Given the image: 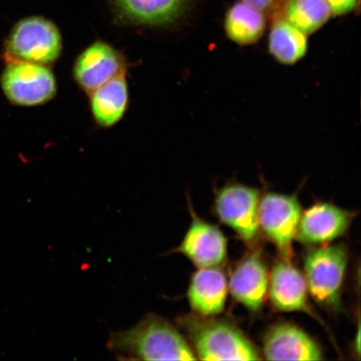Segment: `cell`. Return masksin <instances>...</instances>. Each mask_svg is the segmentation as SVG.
<instances>
[{
	"mask_svg": "<svg viewBox=\"0 0 361 361\" xmlns=\"http://www.w3.org/2000/svg\"><path fill=\"white\" fill-rule=\"evenodd\" d=\"M108 349L121 360H194L191 346L168 320L148 314L135 326L113 333Z\"/></svg>",
	"mask_w": 361,
	"mask_h": 361,
	"instance_id": "1",
	"label": "cell"
},
{
	"mask_svg": "<svg viewBox=\"0 0 361 361\" xmlns=\"http://www.w3.org/2000/svg\"><path fill=\"white\" fill-rule=\"evenodd\" d=\"M178 323L188 334L198 359L260 360L255 346L232 324L197 315L183 316Z\"/></svg>",
	"mask_w": 361,
	"mask_h": 361,
	"instance_id": "2",
	"label": "cell"
},
{
	"mask_svg": "<svg viewBox=\"0 0 361 361\" xmlns=\"http://www.w3.org/2000/svg\"><path fill=\"white\" fill-rule=\"evenodd\" d=\"M4 49L7 61H28L51 66L62 55V35L51 20L42 16H30L13 27Z\"/></svg>",
	"mask_w": 361,
	"mask_h": 361,
	"instance_id": "3",
	"label": "cell"
},
{
	"mask_svg": "<svg viewBox=\"0 0 361 361\" xmlns=\"http://www.w3.org/2000/svg\"><path fill=\"white\" fill-rule=\"evenodd\" d=\"M4 94L13 105L35 107L53 100L58 92L51 68L37 63L8 60L1 75Z\"/></svg>",
	"mask_w": 361,
	"mask_h": 361,
	"instance_id": "4",
	"label": "cell"
},
{
	"mask_svg": "<svg viewBox=\"0 0 361 361\" xmlns=\"http://www.w3.org/2000/svg\"><path fill=\"white\" fill-rule=\"evenodd\" d=\"M348 259V250L343 243L314 248L307 254L305 278L316 302L329 307L340 303Z\"/></svg>",
	"mask_w": 361,
	"mask_h": 361,
	"instance_id": "5",
	"label": "cell"
},
{
	"mask_svg": "<svg viewBox=\"0 0 361 361\" xmlns=\"http://www.w3.org/2000/svg\"><path fill=\"white\" fill-rule=\"evenodd\" d=\"M301 215V206L295 195L270 192L259 201V228L274 243L284 260L290 261L295 255L293 241Z\"/></svg>",
	"mask_w": 361,
	"mask_h": 361,
	"instance_id": "6",
	"label": "cell"
},
{
	"mask_svg": "<svg viewBox=\"0 0 361 361\" xmlns=\"http://www.w3.org/2000/svg\"><path fill=\"white\" fill-rule=\"evenodd\" d=\"M258 189L239 183L226 185L216 193L215 212L224 224L250 245L259 232Z\"/></svg>",
	"mask_w": 361,
	"mask_h": 361,
	"instance_id": "7",
	"label": "cell"
},
{
	"mask_svg": "<svg viewBox=\"0 0 361 361\" xmlns=\"http://www.w3.org/2000/svg\"><path fill=\"white\" fill-rule=\"evenodd\" d=\"M126 71L125 56L103 40H97L84 49L72 68L75 82L88 94Z\"/></svg>",
	"mask_w": 361,
	"mask_h": 361,
	"instance_id": "8",
	"label": "cell"
},
{
	"mask_svg": "<svg viewBox=\"0 0 361 361\" xmlns=\"http://www.w3.org/2000/svg\"><path fill=\"white\" fill-rule=\"evenodd\" d=\"M354 216L331 203H318L302 214L295 238L305 245H324L344 235Z\"/></svg>",
	"mask_w": 361,
	"mask_h": 361,
	"instance_id": "9",
	"label": "cell"
},
{
	"mask_svg": "<svg viewBox=\"0 0 361 361\" xmlns=\"http://www.w3.org/2000/svg\"><path fill=\"white\" fill-rule=\"evenodd\" d=\"M192 213V224L175 252L186 256L200 269L218 267L227 257V239L216 226Z\"/></svg>",
	"mask_w": 361,
	"mask_h": 361,
	"instance_id": "10",
	"label": "cell"
},
{
	"mask_svg": "<svg viewBox=\"0 0 361 361\" xmlns=\"http://www.w3.org/2000/svg\"><path fill=\"white\" fill-rule=\"evenodd\" d=\"M189 0H111L120 22L126 25L164 27L183 15Z\"/></svg>",
	"mask_w": 361,
	"mask_h": 361,
	"instance_id": "11",
	"label": "cell"
},
{
	"mask_svg": "<svg viewBox=\"0 0 361 361\" xmlns=\"http://www.w3.org/2000/svg\"><path fill=\"white\" fill-rule=\"evenodd\" d=\"M269 360H322L320 347L312 338L293 324L281 323L269 329L264 341Z\"/></svg>",
	"mask_w": 361,
	"mask_h": 361,
	"instance_id": "12",
	"label": "cell"
},
{
	"mask_svg": "<svg viewBox=\"0 0 361 361\" xmlns=\"http://www.w3.org/2000/svg\"><path fill=\"white\" fill-rule=\"evenodd\" d=\"M229 290L234 299L252 311L263 306L269 288V274L258 252L239 262L229 279Z\"/></svg>",
	"mask_w": 361,
	"mask_h": 361,
	"instance_id": "13",
	"label": "cell"
},
{
	"mask_svg": "<svg viewBox=\"0 0 361 361\" xmlns=\"http://www.w3.org/2000/svg\"><path fill=\"white\" fill-rule=\"evenodd\" d=\"M268 290L275 309L312 314L307 301L308 287L305 278L290 261L283 259L274 266Z\"/></svg>",
	"mask_w": 361,
	"mask_h": 361,
	"instance_id": "14",
	"label": "cell"
},
{
	"mask_svg": "<svg viewBox=\"0 0 361 361\" xmlns=\"http://www.w3.org/2000/svg\"><path fill=\"white\" fill-rule=\"evenodd\" d=\"M90 110L94 123L111 128L124 118L130 102L126 72L116 75L88 94Z\"/></svg>",
	"mask_w": 361,
	"mask_h": 361,
	"instance_id": "15",
	"label": "cell"
},
{
	"mask_svg": "<svg viewBox=\"0 0 361 361\" xmlns=\"http://www.w3.org/2000/svg\"><path fill=\"white\" fill-rule=\"evenodd\" d=\"M228 283L224 274L216 267L201 268L191 279L188 299L198 315L214 316L224 309Z\"/></svg>",
	"mask_w": 361,
	"mask_h": 361,
	"instance_id": "16",
	"label": "cell"
},
{
	"mask_svg": "<svg viewBox=\"0 0 361 361\" xmlns=\"http://www.w3.org/2000/svg\"><path fill=\"white\" fill-rule=\"evenodd\" d=\"M307 35L284 20L278 18L273 23L269 35V51L283 65L295 64L308 51Z\"/></svg>",
	"mask_w": 361,
	"mask_h": 361,
	"instance_id": "17",
	"label": "cell"
},
{
	"mask_svg": "<svg viewBox=\"0 0 361 361\" xmlns=\"http://www.w3.org/2000/svg\"><path fill=\"white\" fill-rule=\"evenodd\" d=\"M266 20L263 12L240 2L229 8L224 29L229 39L240 45L255 44L264 35Z\"/></svg>",
	"mask_w": 361,
	"mask_h": 361,
	"instance_id": "18",
	"label": "cell"
},
{
	"mask_svg": "<svg viewBox=\"0 0 361 361\" xmlns=\"http://www.w3.org/2000/svg\"><path fill=\"white\" fill-rule=\"evenodd\" d=\"M331 16L326 0H286L283 8L282 18L306 35L316 32Z\"/></svg>",
	"mask_w": 361,
	"mask_h": 361,
	"instance_id": "19",
	"label": "cell"
},
{
	"mask_svg": "<svg viewBox=\"0 0 361 361\" xmlns=\"http://www.w3.org/2000/svg\"><path fill=\"white\" fill-rule=\"evenodd\" d=\"M359 0H326L331 8L332 15L342 16L353 11Z\"/></svg>",
	"mask_w": 361,
	"mask_h": 361,
	"instance_id": "20",
	"label": "cell"
},
{
	"mask_svg": "<svg viewBox=\"0 0 361 361\" xmlns=\"http://www.w3.org/2000/svg\"><path fill=\"white\" fill-rule=\"evenodd\" d=\"M281 0H243V2L261 12L273 8Z\"/></svg>",
	"mask_w": 361,
	"mask_h": 361,
	"instance_id": "21",
	"label": "cell"
}]
</instances>
